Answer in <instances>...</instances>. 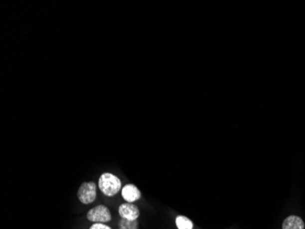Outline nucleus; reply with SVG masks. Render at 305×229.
I'll return each instance as SVG.
<instances>
[{
    "mask_svg": "<svg viewBox=\"0 0 305 229\" xmlns=\"http://www.w3.org/2000/svg\"><path fill=\"white\" fill-rule=\"evenodd\" d=\"M118 212H119L121 218L132 220V221L137 220L140 216L139 208L134 206V204L132 202L122 204L119 206Z\"/></svg>",
    "mask_w": 305,
    "mask_h": 229,
    "instance_id": "obj_4",
    "label": "nucleus"
},
{
    "mask_svg": "<svg viewBox=\"0 0 305 229\" xmlns=\"http://www.w3.org/2000/svg\"><path fill=\"white\" fill-rule=\"evenodd\" d=\"M305 224L304 220L298 216H289L284 219L283 229H305Z\"/></svg>",
    "mask_w": 305,
    "mask_h": 229,
    "instance_id": "obj_6",
    "label": "nucleus"
},
{
    "mask_svg": "<svg viewBox=\"0 0 305 229\" xmlns=\"http://www.w3.org/2000/svg\"><path fill=\"white\" fill-rule=\"evenodd\" d=\"M98 187L104 196L112 197L122 190V182L117 176L111 172H104L99 178Z\"/></svg>",
    "mask_w": 305,
    "mask_h": 229,
    "instance_id": "obj_1",
    "label": "nucleus"
},
{
    "mask_svg": "<svg viewBox=\"0 0 305 229\" xmlns=\"http://www.w3.org/2000/svg\"><path fill=\"white\" fill-rule=\"evenodd\" d=\"M176 226L178 229H193L194 228L192 221L184 216H177L176 218Z\"/></svg>",
    "mask_w": 305,
    "mask_h": 229,
    "instance_id": "obj_7",
    "label": "nucleus"
},
{
    "mask_svg": "<svg viewBox=\"0 0 305 229\" xmlns=\"http://www.w3.org/2000/svg\"><path fill=\"white\" fill-rule=\"evenodd\" d=\"M78 199L83 204H90L94 202L97 196V186L93 182H83L77 192Z\"/></svg>",
    "mask_w": 305,
    "mask_h": 229,
    "instance_id": "obj_2",
    "label": "nucleus"
},
{
    "mask_svg": "<svg viewBox=\"0 0 305 229\" xmlns=\"http://www.w3.org/2000/svg\"><path fill=\"white\" fill-rule=\"evenodd\" d=\"M122 197L127 202H133L139 200L141 198V192L134 184H126L121 190Z\"/></svg>",
    "mask_w": 305,
    "mask_h": 229,
    "instance_id": "obj_5",
    "label": "nucleus"
},
{
    "mask_svg": "<svg viewBox=\"0 0 305 229\" xmlns=\"http://www.w3.org/2000/svg\"><path fill=\"white\" fill-rule=\"evenodd\" d=\"M89 229H112L109 226L102 223H94L91 226V228Z\"/></svg>",
    "mask_w": 305,
    "mask_h": 229,
    "instance_id": "obj_9",
    "label": "nucleus"
},
{
    "mask_svg": "<svg viewBox=\"0 0 305 229\" xmlns=\"http://www.w3.org/2000/svg\"><path fill=\"white\" fill-rule=\"evenodd\" d=\"M87 219L92 223H108L112 220V214L110 212V209L103 206L100 204L95 208H91V210L87 213Z\"/></svg>",
    "mask_w": 305,
    "mask_h": 229,
    "instance_id": "obj_3",
    "label": "nucleus"
},
{
    "mask_svg": "<svg viewBox=\"0 0 305 229\" xmlns=\"http://www.w3.org/2000/svg\"><path fill=\"white\" fill-rule=\"evenodd\" d=\"M119 229H138L139 224L138 221H132V220H127V219L121 218L118 224Z\"/></svg>",
    "mask_w": 305,
    "mask_h": 229,
    "instance_id": "obj_8",
    "label": "nucleus"
}]
</instances>
